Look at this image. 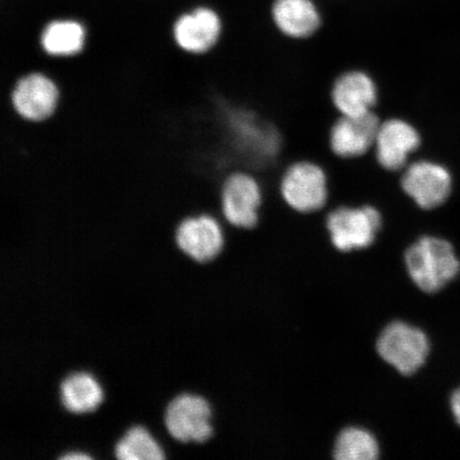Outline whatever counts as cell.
<instances>
[{
  "mask_svg": "<svg viewBox=\"0 0 460 460\" xmlns=\"http://www.w3.org/2000/svg\"><path fill=\"white\" fill-rule=\"evenodd\" d=\"M278 192L288 208L297 215L322 214L331 205L329 172L313 159L292 161L280 172Z\"/></svg>",
  "mask_w": 460,
  "mask_h": 460,
  "instance_id": "1",
  "label": "cell"
},
{
  "mask_svg": "<svg viewBox=\"0 0 460 460\" xmlns=\"http://www.w3.org/2000/svg\"><path fill=\"white\" fill-rule=\"evenodd\" d=\"M384 227L382 210L371 203L338 204L324 211V229L339 252L369 249Z\"/></svg>",
  "mask_w": 460,
  "mask_h": 460,
  "instance_id": "2",
  "label": "cell"
},
{
  "mask_svg": "<svg viewBox=\"0 0 460 460\" xmlns=\"http://www.w3.org/2000/svg\"><path fill=\"white\" fill-rule=\"evenodd\" d=\"M405 264L413 283L427 293L444 289L460 272L453 245L435 235H422L408 247Z\"/></svg>",
  "mask_w": 460,
  "mask_h": 460,
  "instance_id": "3",
  "label": "cell"
},
{
  "mask_svg": "<svg viewBox=\"0 0 460 460\" xmlns=\"http://www.w3.org/2000/svg\"><path fill=\"white\" fill-rule=\"evenodd\" d=\"M266 199L267 190L261 177L250 171H234L221 186V218L234 229H255L261 224Z\"/></svg>",
  "mask_w": 460,
  "mask_h": 460,
  "instance_id": "4",
  "label": "cell"
},
{
  "mask_svg": "<svg viewBox=\"0 0 460 460\" xmlns=\"http://www.w3.org/2000/svg\"><path fill=\"white\" fill-rule=\"evenodd\" d=\"M402 192L419 210L433 211L444 206L453 191L450 171L433 159L418 156L399 174Z\"/></svg>",
  "mask_w": 460,
  "mask_h": 460,
  "instance_id": "5",
  "label": "cell"
},
{
  "mask_svg": "<svg viewBox=\"0 0 460 460\" xmlns=\"http://www.w3.org/2000/svg\"><path fill=\"white\" fill-rule=\"evenodd\" d=\"M423 146V135L418 126L402 117L382 119L372 156L381 168L400 174Z\"/></svg>",
  "mask_w": 460,
  "mask_h": 460,
  "instance_id": "6",
  "label": "cell"
},
{
  "mask_svg": "<svg viewBox=\"0 0 460 460\" xmlns=\"http://www.w3.org/2000/svg\"><path fill=\"white\" fill-rule=\"evenodd\" d=\"M164 425L181 444H205L214 435L210 402L197 394H178L164 408Z\"/></svg>",
  "mask_w": 460,
  "mask_h": 460,
  "instance_id": "7",
  "label": "cell"
},
{
  "mask_svg": "<svg viewBox=\"0 0 460 460\" xmlns=\"http://www.w3.org/2000/svg\"><path fill=\"white\" fill-rule=\"evenodd\" d=\"M226 226L222 218L210 214L185 217L175 229L177 250L194 262L215 261L226 245Z\"/></svg>",
  "mask_w": 460,
  "mask_h": 460,
  "instance_id": "8",
  "label": "cell"
},
{
  "mask_svg": "<svg viewBox=\"0 0 460 460\" xmlns=\"http://www.w3.org/2000/svg\"><path fill=\"white\" fill-rule=\"evenodd\" d=\"M377 352L402 376H411L427 361L429 341L425 333L404 322H394L377 341Z\"/></svg>",
  "mask_w": 460,
  "mask_h": 460,
  "instance_id": "9",
  "label": "cell"
},
{
  "mask_svg": "<svg viewBox=\"0 0 460 460\" xmlns=\"http://www.w3.org/2000/svg\"><path fill=\"white\" fill-rule=\"evenodd\" d=\"M330 95L338 115L360 117L377 111L381 89L369 71L350 67L333 80Z\"/></svg>",
  "mask_w": 460,
  "mask_h": 460,
  "instance_id": "10",
  "label": "cell"
},
{
  "mask_svg": "<svg viewBox=\"0 0 460 460\" xmlns=\"http://www.w3.org/2000/svg\"><path fill=\"white\" fill-rule=\"evenodd\" d=\"M381 122L376 111L360 117L338 115L329 132V146L333 156L341 160L369 156Z\"/></svg>",
  "mask_w": 460,
  "mask_h": 460,
  "instance_id": "11",
  "label": "cell"
},
{
  "mask_svg": "<svg viewBox=\"0 0 460 460\" xmlns=\"http://www.w3.org/2000/svg\"><path fill=\"white\" fill-rule=\"evenodd\" d=\"M60 101V90L48 75L33 72L17 80L11 102L21 118L42 122L53 115Z\"/></svg>",
  "mask_w": 460,
  "mask_h": 460,
  "instance_id": "12",
  "label": "cell"
},
{
  "mask_svg": "<svg viewBox=\"0 0 460 460\" xmlns=\"http://www.w3.org/2000/svg\"><path fill=\"white\" fill-rule=\"evenodd\" d=\"M172 34L178 48L186 53L205 54L220 42L223 22L216 11L199 8L178 17Z\"/></svg>",
  "mask_w": 460,
  "mask_h": 460,
  "instance_id": "13",
  "label": "cell"
},
{
  "mask_svg": "<svg viewBox=\"0 0 460 460\" xmlns=\"http://www.w3.org/2000/svg\"><path fill=\"white\" fill-rule=\"evenodd\" d=\"M271 14L275 28L291 41H307L322 28V16L312 0H275Z\"/></svg>",
  "mask_w": 460,
  "mask_h": 460,
  "instance_id": "14",
  "label": "cell"
},
{
  "mask_svg": "<svg viewBox=\"0 0 460 460\" xmlns=\"http://www.w3.org/2000/svg\"><path fill=\"white\" fill-rule=\"evenodd\" d=\"M103 396L102 384L89 372H72L59 384L60 404L72 415L94 412L102 405Z\"/></svg>",
  "mask_w": 460,
  "mask_h": 460,
  "instance_id": "15",
  "label": "cell"
},
{
  "mask_svg": "<svg viewBox=\"0 0 460 460\" xmlns=\"http://www.w3.org/2000/svg\"><path fill=\"white\" fill-rule=\"evenodd\" d=\"M42 49L53 57H72L82 53L86 42L85 27L75 20H55L42 29Z\"/></svg>",
  "mask_w": 460,
  "mask_h": 460,
  "instance_id": "16",
  "label": "cell"
},
{
  "mask_svg": "<svg viewBox=\"0 0 460 460\" xmlns=\"http://www.w3.org/2000/svg\"><path fill=\"white\" fill-rule=\"evenodd\" d=\"M113 456L119 460H163V447L146 428L132 425L113 446Z\"/></svg>",
  "mask_w": 460,
  "mask_h": 460,
  "instance_id": "17",
  "label": "cell"
},
{
  "mask_svg": "<svg viewBox=\"0 0 460 460\" xmlns=\"http://www.w3.org/2000/svg\"><path fill=\"white\" fill-rule=\"evenodd\" d=\"M333 454L339 460H374L379 456V447L370 431L348 428L339 434Z\"/></svg>",
  "mask_w": 460,
  "mask_h": 460,
  "instance_id": "18",
  "label": "cell"
},
{
  "mask_svg": "<svg viewBox=\"0 0 460 460\" xmlns=\"http://www.w3.org/2000/svg\"><path fill=\"white\" fill-rule=\"evenodd\" d=\"M451 410L454 419L460 427V387L454 391L451 398Z\"/></svg>",
  "mask_w": 460,
  "mask_h": 460,
  "instance_id": "19",
  "label": "cell"
},
{
  "mask_svg": "<svg viewBox=\"0 0 460 460\" xmlns=\"http://www.w3.org/2000/svg\"><path fill=\"white\" fill-rule=\"evenodd\" d=\"M58 458L61 460H90L93 456L84 451H70L61 454Z\"/></svg>",
  "mask_w": 460,
  "mask_h": 460,
  "instance_id": "20",
  "label": "cell"
}]
</instances>
